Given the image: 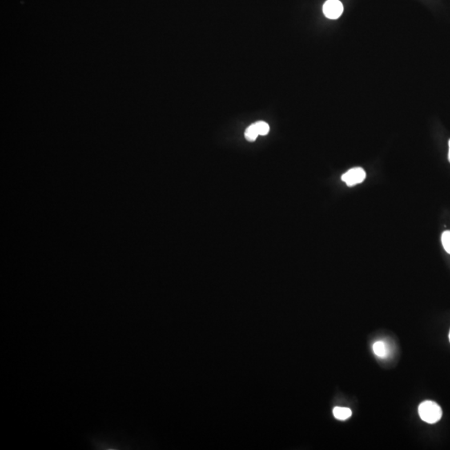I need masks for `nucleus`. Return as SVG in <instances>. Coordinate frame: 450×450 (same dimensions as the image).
Here are the masks:
<instances>
[{
  "label": "nucleus",
  "mask_w": 450,
  "mask_h": 450,
  "mask_svg": "<svg viewBox=\"0 0 450 450\" xmlns=\"http://www.w3.org/2000/svg\"><path fill=\"white\" fill-rule=\"evenodd\" d=\"M419 415L423 421L428 423H435L441 419L443 412L438 403L426 400L419 404Z\"/></svg>",
  "instance_id": "nucleus-1"
},
{
  "label": "nucleus",
  "mask_w": 450,
  "mask_h": 450,
  "mask_svg": "<svg viewBox=\"0 0 450 450\" xmlns=\"http://www.w3.org/2000/svg\"><path fill=\"white\" fill-rule=\"evenodd\" d=\"M366 178V172L360 167L353 168L342 175L341 179L346 185L352 187L363 182Z\"/></svg>",
  "instance_id": "nucleus-2"
},
{
  "label": "nucleus",
  "mask_w": 450,
  "mask_h": 450,
  "mask_svg": "<svg viewBox=\"0 0 450 450\" xmlns=\"http://www.w3.org/2000/svg\"><path fill=\"white\" fill-rule=\"evenodd\" d=\"M323 12L328 18L337 19L343 14V6L339 0H327L323 5Z\"/></svg>",
  "instance_id": "nucleus-3"
},
{
  "label": "nucleus",
  "mask_w": 450,
  "mask_h": 450,
  "mask_svg": "<svg viewBox=\"0 0 450 450\" xmlns=\"http://www.w3.org/2000/svg\"><path fill=\"white\" fill-rule=\"evenodd\" d=\"M373 351L377 357L385 359L390 355V348L384 341H377L373 344Z\"/></svg>",
  "instance_id": "nucleus-4"
},
{
  "label": "nucleus",
  "mask_w": 450,
  "mask_h": 450,
  "mask_svg": "<svg viewBox=\"0 0 450 450\" xmlns=\"http://www.w3.org/2000/svg\"><path fill=\"white\" fill-rule=\"evenodd\" d=\"M333 414L335 419L339 420H346L352 416V410L346 407H335L333 410Z\"/></svg>",
  "instance_id": "nucleus-5"
},
{
  "label": "nucleus",
  "mask_w": 450,
  "mask_h": 450,
  "mask_svg": "<svg viewBox=\"0 0 450 450\" xmlns=\"http://www.w3.org/2000/svg\"><path fill=\"white\" fill-rule=\"evenodd\" d=\"M244 135H246V139H247L248 141H251V142L255 140L257 137L259 136V133L257 131L254 124H253L252 125H250V127L247 128Z\"/></svg>",
  "instance_id": "nucleus-6"
},
{
  "label": "nucleus",
  "mask_w": 450,
  "mask_h": 450,
  "mask_svg": "<svg viewBox=\"0 0 450 450\" xmlns=\"http://www.w3.org/2000/svg\"><path fill=\"white\" fill-rule=\"evenodd\" d=\"M254 125H255L257 131L259 133V135H266L270 131V126L265 122L259 121V122L254 124Z\"/></svg>",
  "instance_id": "nucleus-7"
},
{
  "label": "nucleus",
  "mask_w": 450,
  "mask_h": 450,
  "mask_svg": "<svg viewBox=\"0 0 450 450\" xmlns=\"http://www.w3.org/2000/svg\"><path fill=\"white\" fill-rule=\"evenodd\" d=\"M442 244L446 252L450 254V230L443 232L441 237Z\"/></svg>",
  "instance_id": "nucleus-8"
},
{
  "label": "nucleus",
  "mask_w": 450,
  "mask_h": 450,
  "mask_svg": "<svg viewBox=\"0 0 450 450\" xmlns=\"http://www.w3.org/2000/svg\"><path fill=\"white\" fill-rule=\"evenodd\" d=\"M448 161H449V163H450V139H449V141H448Z\"/></svg>",
  "instance_id": "nucleus-9"
},
{
  "label": "nucleus",
  "mask_w": 450,
  "mask_h": 450,
  "mask_svg": "<svg viewBox=\"0 0 450 450\" xmlns=\"http://www.w3.org/2000/svg\"><path fill=\"white\" fill-rule=\"evenodd\" d=\"M448 338H449V341H450V331H449V334H448Z\"/></svg>",
  "instance_id": "nucleus-10"
}]
</instances>
